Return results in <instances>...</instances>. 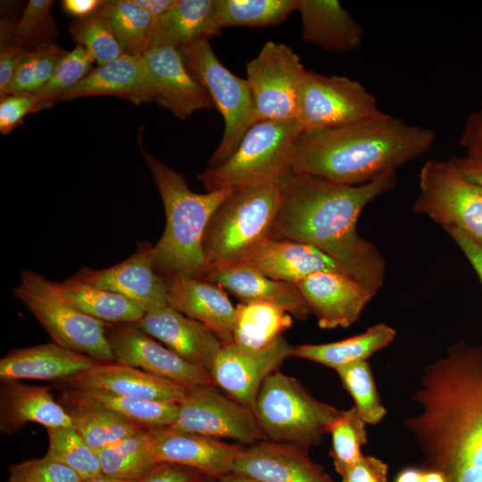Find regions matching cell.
Instances as JSON below:
<instances>
[{
	"label": "cell",
	"instance_id": "4dcf8cb0",
	"mask_svg": "<svg viewBox=\"0 0 482 482\" xmlns=\"http://www.w3.org/2000/svg\"><path fill=\"white\" fill-rule=\"evenodd\" d=\"M215 0H176L158 26L151 47L180 49L220 35ZM150 47V48H151Z\"/></svg>",
	"mask_w": 482,
	"mask_h": 482
},
{
	"label": "cell",
	"instance_id": "4316f807",
	"mask_svg": "<svg viewBox=\"0 0 482 482\" xmlns=\"http://www.w3.org/2000/svg\"><path fill=\"white\" fill-rule=\"evenodd\" d=\"M302 40L325 51L345 54L362 43V26L337 0H297Z\"/></svg>",
	"mask_w": 482,
	"mask_h": 482
},
{
	"label": "cell",
	"instance_id": "9a60e30c",
	"mask_svg": "<svg viewBox=\"0 0 482 482\" xmlns=\"http://www.w3.org/2000/svg\"><path fill=\"white\" fill-rule=\"evenodd\" d=\"M292 352L293 346L283 336L260 349L222 343L209 372L216 386L253 410L262 383Z\"/></svg>",
	"mask_w": 482,
	"mask_h": 482
},
{
	"label": "cell",
	"instance_id": "816d5d0a",
	"mask_svg": "<svg viewBox=\"0 0 482 482\" xmlns=\"http://www.w3.org/2000/svg\"><path fill=\"white\" fill-rule=\"evenodd\" d=\"M26 49L15 44L2 46L0 54V96H7Z\"/></svg>",
	"mask_w": 482,
	"mask_h": 482
},
{
	"label": "cell",
	"instance_id": "11a10c76",
	"mask_svg": "<svg viewBox=\"0 0 482 482\" xmlns=\"http://www.w3.org/2000/svg\"><path fill=\"white\" fill-rule=\"evenodd\" d=\"M103 0H63V10L76 18H82L96 12L104 4Z\"/></svg>",
	"mask_w": 482,
	"mask_h": 482
},
{
	"label": "cell",
	"instance_id": "bcb514c9",
	"mask_svg": "<svg viewBox=\"0 0 482 482\" xmlns=\"http://www.w3.org/2000/svg\"><path fill=\"white\" fill-rule=\"evenodd\" d=\"M82 478L58 461L44 457L13 464L6 482H80Z\"/></svg>",
	"mask_w": 482,
	"mask_h": 482
},
{
	"label": "cell",
	"instance_id": "b9f144b4",
	"mask_svg": "<svg viewBox=\"0 0 482 482\" xmlns=\"http://www.w3.org/2000/svg\"><path fill=\"white\" fill-rule=\"evenodd\" d=\"M68 54L54 45L26 51L8 90V95L36 93L50 80L59 63Z\"/></svg>",
	"mask_w": 482,
	"mask_h": 482
},
{
	"label": "cell",
	"instance_id": "f546056e",
	"mask_svg": "<svg viewBox=\"0 0 482 482\" xmlns=\"http://www.w3.org/2000/svg\"><path fill=\"white\" fill-rule=\"evenodd\" d=\"M63 406H92L112 411L143 427H170L178 416L179 403L145 401L105 390L58 386Z\"/></svg>",
	"mask_w": 482,
	"mask_h": 482
},
{
	"label": "cell",
	"instance_id": "680465c9",
	"mask_svg": "<svg viewBox=\"0 0 482 482\" xmlns=\"http://www.w3.org/2000/svg\"><path fill=\"white\" fill-rule=\"evenodd\" d=\"M421 482H448L445 476L437 470H425L422 473Z\"/></svg>",
	"mask_w": 482,
	"mask_h": 482
},
{
	"label": "cell",
	"instance_id": "5b68a950",
	"mask_svg": "<svg viewBox=\"0 0 482 482\" xmlns=\"http://www.w3.org/2000/svg\"><path fill=\"white\" fill-rule=\"evenodd\" d=\"M281 181L233 190L219 204L203 238L205 271L245 262L270 237L281 203Z\"/></svg>",
	"mask_w": 482,
	"mask_h": 482
},
{
	"label": "cell",
	"instance_id": "ac0fdd59",
	"mask_svg": "<svg viewBox=\"0 0 482 482\" xmlns=\"http://www.w3.org/2000/svg\"><path fill=\"white\" fill-rule=\"evenodd\" d=\"M232 472L258 482H334L307 449L270 439L244 445Z\"/></svg>",
	"mask_w": 482,
	"mask_h": 482
},
{
	"label": "cell",
	"instance_id": "6da1fadb",
	"mask_svg": "<svg viewBox=\"0 0 482 482\" xmlns=\"http://www.w3.org/2000/svg\"><path fill=\"white\" fill-rule=\"evenodd\" d=\"M406 419L426 470L448 482H482V346L453 343L423 370Z\"/></svg>",
	"mask_w": 482,
	"mask_h": 482
},
{
	"label": "cell",
	"instance_id": "2e32d148",
	"mask_svg": "<svg viewBox=\"0 0 482 482\" xmlns=\"http://www.w3.org/2000/svg\"><path fill=\"white\" fill-rule=\"evenodd\" d=\"M153 247L140 242L133 255L107 269L83 268L73 277L88 285L120 294L145 312L167 305V285L153 263Z\"/></svg>",
	"mask_w": 482,
	"mask_h": 482
},
{
	"label": "cell",
	"instance_id": "ab89813d",
	"mask_svg": "<svg viewBox=\"0 0 482 482\" xmlns=\"http://www.w3.org/2000/svg\"><path fill=\"white\" fill-rule=\"evenodd\" d=\"M337 372L343 386L354 402V408L366 424L375 425L386 414L374 377L367 361H361L345 365Z\"/></svg>",
	"mask_w": 482,
	"mask_h": 482
},
{
	"label": "cell",
	"instance_id": "d4e9b609",
	"mask_svg": "<svg viewBox=\"0 0 482 482\" xmlns=\"http://www.w3.org/2000/svg\"><path fill=\"white\" fill-rule=\"evenodd\" d=\"M93 358L55 343L14 349L0 360V379H33L54 383L71 378L91 368Z\"/></svg>",
	"mask_w": 482,
	"mask_h": 482
},
{
	"label": "cell",
	"instance_id": "1f68e13d",
	"mask_svg": "<svg viewBox=\"0 0 482 482\" xmlns=\"http://www.w3.org/2000/svg\"><path fill=\"white\" fill-rule=\"evenodd\" d=\"M396 331L385 323L375 324L353 337L326 344H305L293 346L292 356L309 360L338 370L361 361L389 345Z\"/></svg>",
	"mask_w": 482,
	"mask_h": 482
},
{
	"label": "cell",
	"instance_id": "5bb4252c",
	"mask_svg": "<svg viewBox=\"0 0 482 482\" xmlns=\"http://www.w3.org/2000/svg\"><path fill=\"white\" fill-rule=\"evenodd\" d=\"M115 362L169 379L187 389L216 386L210 372L192 363L133 323L105 324Z\"/></svg>",
	"mask_w": 482,
	"mask_h": 482
},
{
	"label": "cell",
	"instance_id": "836d02e7",
	"mask_svg": "<svg viewBox=\"0 0 482 482\" xmlns=\"http://www.w3.org/2000/svg\"><path fill=\"white\" fill-rule=\"evenodd\" d=\"M292 324V315L278 305L241 303L236 307L233 342L245 347L263 348L282 337Z\"/></svg>",
	"mask_w": 482,
	"mask_h": 482
},
{
	"label": "cell",
	"instance_id": "f5cc1de1",
	"mask_svg": "<svg viewBox=\"0 0 482 482\" xmlns=\"http://www.w3.org/2000/svg\"><path fill=\"white\" fill-rule=\"evenodd\" d=\"M445 232L458 245L482 282V246L459 229H448Z\"/></svg>",
	"mask_w": 482,
	"mask_h": 482
},
{
	"label": "cell",
	"instance_id": "681fc988",
	"mask_svg": "<svg viewBox=\"0 0 482 482\" xmlns=\"http://www.w3.org/2000/svg\"><path fill=\"white\" fill-rule=\"evenodd\" d=\"M202 475L189 467L161 462L151 468L137 482H200Z\"/></svg>",
	"mask_w": 482,
	"mask_h": 482
},
{
	"label": "cell",
	"instance_id": "74e56055",
	"mask_svg": "<svg viewBox=\"0 0 482 482\" xmlns=\"http://www.w3.org/2000/svg\"><path fill=\"white\" fill-rule=\"evenodd\" d=\"M297 0H215L220 27L276 26L296 11Z\"/></svg>",
	"mask_w": 482,
	"mask_h": 482
},
{
	"label": "cell",
	"instance_id": "7c38bea8",
	"mask_svg": "<svg viewBox=\"0 0 482 482\" xmlns=\"http://www.w3.org/2000/svg\"><path fill=\"white\" fill-rule=\"evenodd\" d=\"M306 69L288 46L266 42L246 63L257 121L297 119L299 97Z\"/></svg>",
	"mask_w": 482,
	"mask_h": 482
},
{
	"label": "cell",
	"instance_id": "e0dca14e",
	"mask_svg": "<svg viewBox=\"0 0 482 482\" xmlns=\"http://www.w3.org/2000/svg\"><path fill=\"white\" fill-rule=\"evenodd\" d=\"M296 285L323 329L350 327L375 296L343 271H318Z\"/></svg>",
	"mask_w": 482,
	"mask_h": 482
},
{
	"label": "cell",
	"instance_id": "94428289",
	"mask_svg": "<svg viewBox=\"0 0 482 482\" xmlns=\"http://www.w3.org/2000/svg\"><path fill=\"white\" fill-rule=\"evenodd\" d=\"M80 482H137V480L113 478L102 474L96 477L84 478Z\"/></svg>",
	"mask_w": 482,
	"mask_h": 482
},
{
	"label": "cell",
	"instance_id": "44dd1931",
	"mask_svg": "<svg viewBox=\"0 0 482 482\" xmlns=\"http://www.w3.org/2000/svg\"><path fill=\"white\" fill-rule=\"evenodd\" d=\"M56 386L88 387L154 402L180 403L187 395L184 386L138 368L113 362H96Z\"/></svg>",
	"mask_w": 482,
	"mask_h": 482
},
{
	"label": "cell",
	"instance_id": "52a82bcc",
	"mask_svg": "<svg viewBox=\"0 0 482 482\" xmlns=\"http://www.w3.org/2000/svg\"><path fill=\"white\" fill-rule=\"evenodd\" d=\"M253 411L267 439L307 450L321 443L346 412L318 400L278 370L262 383Z\"/></svg>",
	"mask_w": 482,
	"mask_h": 482
},
{
	"label": "cell",
	"instance_id": "6f0895ef",
	"mask_svg": "<svg viewBox=\"0 0 482 482\" xmlns=\"http://www.w3.org/2000/svg\"><path fill=\"white\" fill-rule=\"evenodd\" d=\"M423 470L408 468L397 475L395 482H421Z\"/></svg>",
	"mask_w": 482,
	"mask_h": 482
},
{
	"label": "cell",
	"instance_id": "e575fe53",
	"mask_svg": "<svg viewBox=\"0 0 482 482\" xmlns=\"http://www.w3.org/2000/svg\"><path fill=\"white\" fill-rule=\"evenodd\" d=\"M102 473L119 479L138 480L156 463L151 428H145L97 451Z\"/></svg>",
	"mask_w": 482,
	"mask_h": 482
},
{
	"label": "cell",
	"instance_id": "d6986e66",
	"mask_svg": "<svg viewBox=\"0 0 482 482\" xmlns=\"http://www.w3.org/2000/svg\"><path fill=\"white\" fill-rule=\"evenodd\" d=\"M151 434L156 463L183 465L218 479L233 471L244 446L169 426L151 428Z\"/></svg>",
	"mask_w": 482,
	"mask_h": 482
},
{
	"label": "cell",
	"instance_id": "cb8c5ba5",
	"mask_svg": "<svg viewBox=\"0 0 482 482\" xmlns=\"http://www.w3.org/2000/svg\"><path fill=\"white\" fill-rule=\"evenodd\" d=\"M136 325L185 360L208 371L222 345L208 328L168 304L145 312Z\"/></svg>",
	"mask_w": 482,
	"mask_h": 482
},
{
	"label": "cell",
	"instance_id": "f907efd6",
	"mask_svg": "<svg viewBox=\"0 0 482 482\" xmlns=\"http://www.w3.org/2000/svg\"><path fill=\"white\" fill-rule=\"evenodd\" d=\"M459 144L465 156L482 161V105L467 117Z\"/></svg>",
	"mask_w": 482,
	"mask_h": 482
},
{
	"label": "cell",
	"instance_id": "3957f363",
	"mask_svg": "<svg viewBox=\"0 0 482 482\" xmlns=\"http://www.w3.org/2000/svg\"><path fill=\"white\" fill-rule=\"evenodd\" d=\"M433 129L389 114L341 127L303 130L289 171L347 186L370 183L429 152Z\"/></svg>",
	"mask_w": 482,
	"mask_h": 482
},
{
	"label": "cell",
	"instance_id": "7dc6e473",
	"mask_svg": "<svg viewBox=\"0 0 482 482\" xmlns=\"http://www.w3.org/2000/svg\"><path fill=\"white\" fill-rule=\"evenodd\" d=\"M43 109L41 102L34 93L12 94L1 97V133H10L22 122L26 115L37 112Z\"/></svg>",
	"mask_w": 482,
	"mask_h": 482
},
{
	"label": "cell",
	"instance_id": "4fadbf2b",
	"mask_svg": "<svg viewBox=\"0 0 482 482\" xmlns=\"http://www.w3.org/2000/svg\"><path fill=\"white\" fill-rule=\"evenodd\" d=\"M170 427L217 439H232L243 445L267 439L254 411L220 392L216 386L188 389Z\"/></svg>",
	"mask_w": 482,
	"mask_h": 482
},
{
	"label": "cell",
	"instance_id": "db71d44e",
	"mask_svg": "<svg viewBox=\"0 0 482 482\" xmlns=\"http://www.w3.org/2000/svg\"><path fill=\"white\" fill-rule=\"evenodd\" d=\"M459 170L468 179L482 186V161L467 156H451Z\"/></svg>",
	"mask_w": 482,
	"mask_h": 482
},
{
	"label": "cell",
	"instance_id": "d6a6232c",
	"mask_svg": "<svg viewBox=\"0 0 482 482\" xmlns=\"http://www.w3.org/2000/svg\"><path fill=\"white\" fill-rule=\"evenodd\" d=\"M58 292L84 313L104 323L138 322L144 310L129 298L80 281L73 276L62 282H54Z\"/></svg>",
	"mask_w": 482,
	"mask_h": 482
},
{
	"label": "cell",
	"instance_id": "ba28073f",
	"mask_svg": "<svg viewBox=\"0 0 482 482\" xmlns=\"http://www.w3.org/2000/svg\"><path fill=\"white\" fill-rule=\"evenodd\" d=\"M17 298L37 320L53 342L87 355L99 362H115L105 324L84 313L42 275L24 270L12 289Z\"/></svg>",
	"mask_w": 482,
	"mask_h": 482
},
{
	"label": "cell",
	"instance_id": "7402d4cb",
	"mask_svg": "<svg viewBox=\"0 0 482 482\" xmlns=\"http://www.w3.org/2000/svg\"><path fill=\"white\" fill-rule=\"evenodd\" d=\"M167 303L208 328L222 343L233 342L236 307L222 287L186 276L164 277Z\"/></svg>",
	"mask_w": 482,
	"mask_h": 482
},
{
	"label": "cell",
	"instance_id": "f35d334b",
	"mask_svg": "<svg viewBox=\"0 0 482 482\" xmlns=\"http://www.w3.org/2000/svg\"><path fill=\"white\" fill-rule=\"evenodd\" d=\"M46 455L75 471L82 479L102 475L97 451L90 447L72 426L46 428Z\"/></svg>",
	"mask_w": 482,
	"mask_h": 482
},
{
	"label": "cell",
	"instance_id": "ee69618b",
	"mask_svg": "<svg viewBox=\"0 0 482 482\" xmlns=\"http://www.w3.org/2000/svg\"><path fill=\"white\" fill-rule=\"evenodd\" d=\"M330 455L336 471L340 474L362 455L361 449L367 443L366 423L354 407L332 427Z\"/></svg>",
	"mask_w": 482,
	"mask_h": 482
},
{
	"label": "cell",
	"instance_id": "9f6ffc18",
	"mask_svg": "<svg viewBox=\"0 0 482 482\" xmlns=\"http://www.w3.org/2000/svg\"><path fill=\"white\" fill-rule=\"evenodd\" d=\"M134 2L149 13L157 29L162 19L175 4L176 0H134Z\"/></svg>",
	"mask_w": 482,
	"mask_h": 482
},
{
	"label": "cell",
	"instance_id": "6125c7cd",
	"mask_svg": "<svg viewBox=\"0 0 482 482\" xmlns=\"http://www.w3.org/2000/svg\"><path fill=\"white\" fill-rule=\"evenodd\" d=\"M200 482H204V481H202V479H201Z\"/></svg>",
	"mask_w": 482,
	"mask_h": 482
},
{
	"label": "cell",
	"instance_id": "60d3db41",
	"mask_svg": "<svg viewBox=\"0 0 482 482\" xmlns=\"http://www.w3.org/2000/svg\"><path fill=\"white\" fill-rule=\"evenodd\" d=\"M99 9L86 17L76 18L69 30L77 45L85 48L97 64L102 65L124 53L112 28Z\"/></svg>",
	"mask_w": 482,
	"mask_h": 482
},
{
	"label": "cell",
	"instance_id": "7bdbcfd3",
	"mask_svg": "<svg viewBox=\"0 0 482 482\" xmlns=\"http://www.w3.org/2000/svg\"><path fill=\"white\" fill-rule=\"evenodd\" d=\"M53 4L51 0H29L21 19L12 28L9 44L21 46L27 51L54 45L57 29L50 12Z\"/></svg>",
	"mask_w": 482,
	"mask_h": 482
},
{
	"label": "cell",
	"instance_id": "ffe728a7",
	"mask_svg": "<svg viewBox=\"0 0 482 482\" xmlns=\"http://www.w3.org/2000/svg\"><path fill=\"white\" fill-rule=\"evenodd\" d=\"M150 75L154 100L179 119L215 106L206 90L187 70L179 50L167 46L151 47L143 56Z\"/></svg>",
	"mask_w": 482,
	"mask_h": 482
},
{
	"label": "cell",
	"instance_id": "7a4b0ae2",
	"mask_svg": "<svg viewBox=\"0 0 482 482\" xmlns=\"http://www.w3.org/2000/svg\"><path fill=\"white\" fill-rule=\"evenodd\" d=\"M281 184V203L269 237L316 247L376 295L386 263L378 247L359 234L357 222L369 204L396 187V171L362 186L288 171Z\"/></svg>",
	"mask_w": 482,
	"mask_h": 482
},
{
	"label": "cell",
	"instance_id": "603a6c76",
	"mask_svg": "<svg viewBox=\"0 0 482 482\" xmlns=\"http://www.w3.org/2000/svg\"><path fill=\"white\" fill-rule=\"evenodd\" d=\"M200 279L228 289L242 303H272L299 320L311 315L296 284L272 279L246 262L209 269Z\"/></svg>",
	"mask_w": 482,
	"mask_h": 482
},
{
	"label": "cell",
	"instance_id": "9c48e42d",
	"mask_svg": "<svg viewBox=\"0 0 482 482\" xmlns=\"http://www.w3.org/2000/svg\"><path fill=\"white\" fill-rule=\"evenodd\" d=\"M179 52L187 70L206 90L224 120L221 140L209 161V167H213L232 154L245 132L257 122L251 90L246 79L221 63L208 40L186 46Z\"/></svg>",
	"mask_w": 482,
	"mask_h": 482
},
{
	"label": "cell",
	"instance_id": "484cf974",
	"mask_svg": "<svg viewBox=\"0 0 482 482\" xmlns=\"http://www.w3.org/2000/svg\"><path fill=\"white\" fill-rule=\"evenodd\" d=\"M96 96L121 97L134 104L154 102V86L143 57L123 54L98 65L60 101Z\"/></svg>",
	"mask_w": 482,
	"mask_h": 482
},
{
	"label": "cell",
	"instance_id": "277c9868",
	"mask_svg": "<svg viewBox=\"0 0 482 482\" xmlns=\"http://www.w3.org/2000/svg\"><path fill=\"white\" fill-rule=\"evenodd\" d=\"M142 154L163 202L166 225L153 247V263L162 277L201 278L205 271L203 251L204 231L212 213L233 190L199 194L192 191L185 177L145 152Z\"/></svg>",
	"mask_w": 482,
	"mask_h": 482
},
{
	"label": "cell",
	"instance_id": "8fae6325",
	"mask_svg": "<svg viewBox=\"0 0 482 482\" xmlns=\"http://www.w3.org/2000/svg\"><path fill=\"white\" fill-rule=\"evenodd\" d=\"M386 114L359 81L306 70L297 113L303 130L332 129Z\"/></svg>",
	"mask_w": 482,
	"mask_h": 482
},
{
	"label": "cell",
	"instance_id": "91938a15",
	"mask_svg": "<svg viewBox=\"0 0 482 482\" xmlns=\"http://www.w3.org/2000/svg\"><path fill=\"white\" fill-rule=\"evenodd\" d=\"M219 482H258L245 476L229 473L219 478Z\"/></svg>",
	"mask_w": 482,
	"mask_h": 482
},
{
	"label": "cell",
	"instance_id": "8992f818",
	"mask_svg": "<svg viewBox=\"0 0 482 482\" xmlns=\"http://www.w3.org/2000/svg\"><path fill=\"white\" fill-rule=\"evenodd\" d=\"M303 131L297 119L259 120L221 163L198 175L207 192L279 182L290 169L294 145Z\"/></svg>",
	"mask_w": 482,
	"mask_h": 482
},
{
	"label": "cell",
	"instance_id": "30bf717a",
	"mask_svg": "<svg viewBox=\"0 0 482 482\" xmlns=\"http://www.w3.org/2000/svg\"><path fill=\"white\" fill-rule=\"evenodd\" d=\"M412 211L445 230H461L482 246V186L463 176L451 157L422 165Z\"/></svg>",
	"mask_w": 482,
	"mask_h": 482
},
{
	"label": "cell",
	"instance_id": "8d00e7d4",
	"mask_svg": "<svg viewBox=\"0 0 482 482\" xmlns=\"http://www.w3.org/2000/svg\"><path fill=\"white\" fill-rule=\"evenodd\" d=\"M64 408L71 418V426L96 451L113 445L145 428L104 408L92 406Z\"/></svg>",
	"mask_w": 482,
	"mask_h": 482
},
{
	"label": "cell",
	"instance_id": "f1b7e54d",
	"mask_svg": "<svg viewBox=\"0 0 482 482\" xmlns=\"http://www.w3.org/2000/svg\"><path fill=\"white\" fill-rule=\"evenodd\" d=\"M245 262L272 279L293 284L318 271H343L331 257L312 245L270 237Z\"/></svg>",
	"mask_w": 482,
	"mask_h": 482
},
{
	"label": "cell",
	"instance_id": "d590c367",
	"mask_svg": "<svg viewBox=\"0 0 482 482\" xmlns=\"http://www.w3.org/2000/svg\"><path fill=\"white\" fill-rule=\"evenodd\" d=\"M99 10L112 28L123 53L143 57L156 31L149 13L134 0L104 1Z\"/></svg>",
	"mask_w": 482,
	"mask_h": 482
},
{
	"label": "cell",
	"instance_id": "c3c4849f",
	"mask_svg": "<svg viewBox=\"0 0 482 482\" xmlns=\"http://www.w3.org/2000/svg\"><path fill=\"white\" fill-rule=\"evenodd\" d=\"M387 472L388 466L382 460L362 454L339 475L342 482H387Z\"/></svg>",
	"mask_w": 482,
	"mask_h": 482
},
{
	"label": "cell",
	"instance_id": "83f0119b",
	"mask_svg": "<svg viewBox=\"0 0 482 482\" xmlns=\"http://www.w3.org/2000/svg\"><path fill=\"white\" fill-rule=\"evenodd\" d=\"M49 386L4 381L0 387V431L12 435L28 423L46 428L71 426L66 409L54 400Z\"/></svg>",
	"mask_w": 482,
	"mask_h": 482
},
{
	"label": "cell",
	"instance_id": "f6af8a7d",
	"mask_svg": "<svg viewBox=\"0 0 482 482\" xmlns=\"http://www.w3.org/2000/svg\"><path fill=\"white\" fill-rule=\"evenodd\" d=\"M93 56L82 46H78L65 55L57 66L50 80L37 92L34 93L44 109L51 107L61 97L92 70Z\"/></svg>",
	"mask_w": 482,
	"mask_h": 482
}]
</instances>
